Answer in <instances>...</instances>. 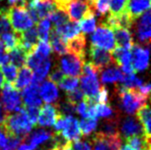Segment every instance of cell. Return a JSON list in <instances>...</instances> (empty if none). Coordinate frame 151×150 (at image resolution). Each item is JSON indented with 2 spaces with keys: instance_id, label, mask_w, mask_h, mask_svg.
Wrapping results in <instances>:
<instances>
[{
  "instance_id": "obj_47",
  "label": "cell",
  "mask_w": 151,
  "mask_h": 150,
  "mask_svg": "<svg viewBox=\"0 0 151 150\" xmlns=\"http://www.w3.org/2000/svg\"><path fill=\"white\" fill-rule=\"evenodd\" d=\"M58 112L60 115L67 117V116H72L73 114L76 113V105L70 103L69 101H63L60 104H58Z\"/></svg>"
},
{
  "instance_id": "obj_53",
  "label": "cell",
  "mask_w": 151,
  "mask_h": 150,
  "mask_svg": "<svg viewBox=\"0 0 151 150\" xmlns=\"http://www.w3.org/2000/svg\"><path fill=\"white\" fill-rule=\"evenodd\" d=\"M5 49H4L3 43L0 40V66L5 65L7 63H9V57H8V55L5 54Z\"/></svg>"
},
{
  "instance_id": "obj_33",
  "label": "cell",
  "mask_w": 151,
  "mask_h": 150,
  "mask_svg": "<svg viewBox=\"0 0 151 150\" xmlns=\"http://www.w3.org/2000/svg\"><path fill=\"white\" fill-rule=\"evenodd\" d=\"M0 40L2 41L4 49L7 52L13 50L19 44V34L14 33V31L7 32V33L0 35Z\"/></svg>"
},
{
  "instance_id": "obj_28",
  "label": "cell",
  "mask_w": 151,
  "mask_h": 150,
  "mask_svg": "<svg viewBox=\"0 0 151 150\" xmlns=\"http://www.w3.org/2000/svg\"><path fill=\"white\" fill-rule=\"evenodd\" d=\"M137 117L139 121H141V124L144 128L145 135L150 139V132H151V113L150 107L146 103L144 106H142L137 111Z\"/></svg>"
},
{
  "instance_id": "obj_34",
  "label": "cell",
  "mask_w": 151,
  "mask_h": 150,
  "mask_svg": "<svg viewBox=\"0 0 151 150\" xmlns=\"http://www.w3.org/2000/svg\"><path fill=\"white\" fill-rule=\"evenodd\" d=\"M144 80L142 78H138L135 73L131 74H122V78L120 81V85L124 88L128 89H137L144 83Z\"/></svg>"
},
{
  "instance_id": "obj_9",
  "label": "cell",
  "mask_w": 151,
  "mask_h": 150,
  "mask_svg": "<svg viewBox=\"0 0 151 150\" xmlns=\"http://www.w3.org/2000/svg\"><path fill=\"white\" fill-rule=\"evenodd\" d=\"M131 64L136 72H142L148 68L149 65V46L142 47L134 44L131 48Z\"/></svg>"
},
{
  "instance_id": "obj_12",
  "label": "cell",
  "mask_w": 151,
  "mask_h": 150,
  "mask_svg": "<svg viewBox=\"0 0 151 150\" xmlns=\"http://www.w3.org/2000/svg\"><path fill=\"white\" fill-rule=\"evenodd\" d=\"M81 90L84 94V97L94 100L101 88L99 75H81Z\"/></svg>"
},
{
  "instance_id": "obj_5",
  "label": "cell",
  "mask_w": 151,
  "mask_h": 150,
  "mask_svg": "<svg viewBox=\"0 0 151 150\" xmlns=\"http://www.w3.org/2000/svg\"><path fill=\"white\" fill-rule=\"evenodd\" d=\"M1 103L7 114L17 113L22 109L21 96L13 85L5 83L2 87Z\"/></svg>"
},
{
  "instance_id": "obj_24",
  "label": "cell",
  "mask_w": 151,
  "mask_h": 150,
  "mask_svg": "<svg viewBox=\"0 0 151 150\" xmlns=\"http://www.w3.org/2000/svg\"><path fill=\"white\" fill-rule=\"evenodd\" d=\"M53 29L58 35H60L64 41L70 40L73 37H77L78 34H81V28H79L78 22L74 21H69L64 25Z\"/></svg>"
},
{
  "instance_id": "obj_35",
  "label": "cell",
  "mask_w": 151,
  "mask_h": 150,
  "mask_svg": "<svg viewBox=\"0 0 151 150\" xmlns=\"http://www.w3.org/2000/svg\"><path fill=\"white\" fill-rule=\"evenodd\" d=\"M96 113L98 118L101 117L105 119H112V118L120 117V114L111 106L110 103H97Z\"/></svg>"
},
{
  "instance_id": "obj_48",
  "label": "cell",
  "mask_w": 151,
  "mask_h": 150,
  "mask_svg": "<svg viewBox=\"0 0 151 150\" xmlns=\"http://www.w3.org/2000/svg\"><path fill=\"white\" fill-rule=\"evenodd\" d=\"M25 110V113L29 119L30 122L33 126H35L37 123V119L39 115V108L38 107H23Z\"/></svg>"
},
{
  "instance_id": "obj_23",
  "label": "cell",
  "mask_w": 151,
  "mask_h": 150,
  "mask_svg": "<svg viewBox=\"0 0 151 150\" xmlns=\"http://www.w3.org/2000/svg\"><path fill=\"white\" fill-rule=\"evenodd\" d=\"M39 96L41 100H44L47 104L50 102H55L58 98V89L57 85L50 80L43 81L38 88Z\"/></svg>"
},
{
  "instance_id": "obj_41",
  "label": "cell",
  "mask_w": 151,
  "mask_h": 150,
  "mask_svg": "<svg viewBox=\"0 0 151 150\" xmlns=\"http://www.w3.org/2000/svg\"><path fill=\"white\" fill-rule=\"evenodd\" d=\"M79 130L81 136H89L91 133L97 129L98 120L97 119H82L78 122Z\"/></svg>"
},
{
  "instance_id": "obj_37",
  "label": "cell",
  "mask_w": 151,
  "mask_h": 150,
  "mask_svg": "<svg viewBox=\"0 0 151 150\" xmlns=\"http://www.w3.org/2000/svg\"><path fill=\"white\" fill-rule=\"evenodd\" d=\"M0 69H1L5 83L14 85L15 80H17V73H18L17 67H14L13 64H11V63H7L5 65L0 66Z\"/></svg>"
},
{
  "instance_id": "obj_40",
  "label": "cell",
  "mask_w": 151,
  "mask_h": 150,
  "mask_svg": "<svg viewBox=\"0 0 151 150\" xmlns=\"http://www.w3.org/2000/svg\"><path fill=\"white\" fill-rule=\"evenodd\" d=\"M47 18L49 19L50 22H52L54 24V28L60 27L62 25L66 24L67 22H69V17H68V15L66 14L65 11H63L61 10H58V9H55Z\"/></svg>"
},
{
  "instance_id": "obj_25",
  "label": "cell",
  "mask_w": 151,
  "mask_h": 150,
  "mask_svg": "<svg viewBox=\"0 0 151 150\" xmlns=\"http://www.w3.org/2000/svg\"><path fill=\"white\" fill-rule=\"evenodd\" d=\"M122 78V71L115 63L104 68V70L102 71L101 75V80L103 84L117 83V82L121 81Z\"/></svg>"
},
{
  "instance_id": "obj_46",
  "label": "cell",
  "mask_w": 151,
  "mask_h": 150,
  "mask_svg": "<svg viewBox=\"0 0 151 150\" xmlns=\"http://www.w3.org/2000/svg\"><path fill=\"white\" fill-rule=\"evenodd\" d=\"M11 31V25L7 17V8H0V35Z\"/></svg>"
},
{
  "instance_id": "obj_30",
  "label": "cell",
  "mask_w": 151,
  "mask_h": 150,
  "mask_svg": "<svg viewBox=\"0 0 151 150\" xmlns=\"http://www.w3.org/2000/svg\"><path fill=\"white\" fill-rule=\"evenodd\" d=\"M8 57H9V62H11V64H13L17 68H21L26 64L27 54L18 45L8 52Z\"/></svg>"
},
{
  "instance_id": "obj_43",
  "label": "cell",
  "mask_w": 151,
  "mask_h": 150,
  "mask_svg": "<svg viewBox=\"0 0 151 150\" xmlns=\"http://www.w3.org/2000/svg\"><path fill=\"white\" fill-rule=\"evenodd\" d=\"M34 52L37 55H38L41 58L45 60V58H48V57L50 56L52 49H51V46L48 42L39 40L37 42V46H35Z\"/></svg>"
},
{
  "instance_id": "obj_55",
  "label": "cell",
  "mask_w": 151,
  "mask_h": 150,
  "mask_svg": "<svg viewBox=\"0 0 151 150\" xmlns=\"http://www.w3.org/2000/svg\"><path fill=\"white\" fill-rule=\"evenodd\" d=\"M8 1L12 5H24L26 4L27 0H8Z\"/></svg>"
},
{
  "instance_id": "obj_54",
  "label": "cell",
  "mask_w": 151,
  "mask_h": 150,
  "mask_svg": "<svg viewBox=\"0 0 151 150\" xmlns=\"http://www.w3.org/2000/svg\"><path fill=\"white\" fill-rule=\"evenodd\" d=\"M7 115H8V114L6 113L5 110H4L3 105L1 103V101H0V124H1L2 122L4 121V120H5V118H6Z\"/></svg>"
},
{
  "instance_id": "obj_2",
  "label": "cell",
  "mask_w": 151,
  "mask_h": 150,
  "mask_svg": "<svg viewBox=\"0 0 151 150\" xmlns=\"http://www.w3.org/2000/svg\"><path fill=\"white\" fill-rule=\"evenodd\" d=\"M116 92L119 96L120 107L126 114L132 116L142 106L147 102L148 98L144 97L136 89H128L122 86H116Z\"/></svg>"
},
{
  "instance_id": "obj_10",
  "label": "cell",
  "mask_w": 151,
  "mask_h": 150,
  "mask_svg": "<svg viewBox=\"0 0 151 150\" xmlns=\"http://www.w3.org/2000/svg\"><path fill=\"white\" fill-rule=\"evenodd\" d=\"M85 60L73 54H66L60 60V69L67 76L78 78L81 75L82 66Z\"/></svg>"
},
{
  "instance_id": "obj_51",
  "label": "cell",
  "mask_w": 151,
  "mask_h": 150,
  "mask_svg": "<svg viewBox=\"0 0 151 150\" xmlns=\"http://www.w3.org/2000/svg\"><path fill=\"white\" fill-rule=\"evenodd\" d=\"M72 148L74 150H92V145L88 141L78 140L72 143Z\"/></svg>"
},
{
  "instance_id": "obj_19",
  "label": "cell",
  "mask_w": 151,
  "mask_h": 150,
  "mask_svg": "<svg viewBox=\"0 0 151 150\" xmlns=\"http://www.w3.org/2000/svg\"><path fill=\"white\" fill-rule=\"evenodd\" d=\"M59 115L58 104H45L39 110L37 123L40 126H52Z\"/></svg>"
},
{
  "instance_id": "obj_13",
  "label": "cell",
  "mask_w": 151,
  "mask_h": 150,
  "mask_svg": "<svg viewBox=\"0 0 151 150\" xmlns=\"http://www.w3.org/2000/svg\"><path fill=\"white\" fill-rule=\"evenodd\" d=\"M39 85L32 83L21 91L23 107H38L42 104V100L38 92Z\"/></svg>"
},
{
  "instance_id": "obj_14",
  "label": "cell",
  "mask_w": 151,
  "mask_h": 150,
  "mask_svg": "<svg viewBox=\"0 0 151 150\" xmlns=\"http://www.w3.org/2000/svg\"><path fill=\"white\" fill-rule=\"evenodd\" d=\"M120 129L122 133L121 137H124V139H127V138L132 136L145 135L144 128H142V124L139 122L137 119H135L132 116L126 117L124 120L122 121Z\"/></svg>"
},
{
  "instance_id": "obj_17",
  "label": "cell",
  "mask_w": 151,
  "mask_h": 150,
  "mask_svg": "<svg viewBox=\"0 0 151 150\" xmlns=\"http://www.w3.org/2000/svg\"><path fill=\"white\" fill-rule=\"evenodd\" d=\"M38 42V35L35 25L31 29L19 34V46L26 52L27 56L35 50Z\"/></svg>"
},
{
  "instance_id": "obj_7",
  "label": "cell",
  "mask_w": 151,
  "mask_h": 150,
  "mask_svg": "<svg viewBox=\"0 0 151 150\" xmlns=\"http://www.w3.org/2000/svg\"><path fill=\"white\" fill-rule=\"evenodd\" d=\"M93 146L92 150H120L122 147V137L117 136H105L97 132L91 139Z\"/></svg>"
},
{
  "instance_id": "obj_50",
  "label": "cell",
  "mask_w": 151,
  "mask_h": 150,
  "mask_svg": "<svg viewBox=\"0 0 151 150\" xmlns=\"http://www.w3.org/2000/svg\"><path fill=\"white\" fill-rule=\"evenodd\" d=\"M64 74H63V72L61 71L60 68H58V67H55V68L52 71V73L49 75V80L50 81H52L53 83H55V85H58L59 83H60V81L63 80V78H64Z\"/></svg>"
},
{
  "instance_id": "obj_20",
  "label": "cell",
  "mask_w": 151,
  "mask_h": 150,
  "mask_svg": "<svg viewBox=\"0 0 151 150\" xmlns=\"http://www.w3.org/2000/svg\"><path fill=\"white\" fill-rule=\"evenodd\" d=\"M68 54H73L85 60L86 58V37L82 33L78 34L77 37L66 41Z\"/></svg>"
},
{
  "instance_id": "obj_16",
  "label": "cell",
  "mask_w": 151,
  "mask_h": 150,
  "mask_svg": "<svg viewBox=\"0 0 151 150\" xmlns=\"http://www.w3.org/2000/svg\"><path fill=\"white\" fill-rule=\"evenodd\" d=\"M28 8L33 9L40 19H45L57 9L54 0H30L26 3Z\"/></svg>"
},
{
  "instance_id": "obj_15",
  "label": "cell",
  "mask_w": 151,
  "mask_h": 150,
  "mask_svg": "<svg viewBox=\"0 0 151 150\" xmlns=\"http://www.w3.org/2000/svg\"><path fill=\"white\" fill-rule=\"evenodd\" d=\"M65 120H66L65 127L61 132L58 133L59 135L65 141H71V143L81 140V130H79L78 121L73 116H67L65 117Z\"/></svg>"
},
{
  "instance_id": "obj_39",
  "label": "cell",
  "mask_w": 151,
  "mask_h": 150,
  "mask_svg": "<svg viewBox=\"0 0 151 150\" xmlns=\"http://www.w3.org/2000/svg\"><path fill=\"white\" fill-rule=\"evenodd\" d=\"M35 28H37L38 38L41 41L48 42L49 41V34L51 31V22L48 18L41 19L38 21L37 24H35Z\"/></svg>"
},
{
  "instance_id": "obj_52",
  "label": "cell",
  "mask_w": 151,
  "mask_h": 150,
  "mask_svg": "<svg viewBox=\"0 0 151 150\" xmlns=\"http://www.w3.org/2000/svg\"><path fill=\"white\" fill-rule=\"evenodd\" d=\"M150 88H151V85L149 82H144L140 87L137 88L136 90L138 91L139 93L141 95H142L145 98H149V94H150Z\"/></svg>"
},
{
  "instance_id": "obj_32",
  "label": "cell",
  "mask_w": 151,
  "mask_h": 150,
  "mask_svg": "<svg viewBox=\"0 0 151 150\" xmlns=\"http://www.w3.org/2000/svg\"><path fill=\"white\" fill-rule=\"evenodd\" d=\"M52 66V62L50 58H46L43 60L40 65H39L37 69L35 70V74L33 75V80H32V83L38 84L44 80V78L49 73V70Z\"/></svg>"
},
{
  "instance_id": "obj_22",
  "label": "cell",
  "mask_w": 151,
  "mask_h": 150,
  "mask_svg": "<svg viewBox=\"0 0 151 150\" xmlns=\"http://www.w3.org/2000/svg\"><path fill=\"white\" fill-rule=\"evenodd\" d=\"M53 136H54V133L49 132L44 129H38L34 131L33 133L29 134V135H27L24 139L22 140V141L28 144L31 147L35 149L39 144L53 139Z\"/></svg>"
},
{
  "instance_id": "obj_36",
  "label": "cell",
  "mask_w": 151,
  "mask_h": 150,
  "mask_svg": "<svg viewBox=\"0 0 151 150\" xmlns=\"http://www.w3.org/2000/svg\"><path fill=\"white\" fill-rule=\"evenodd\" d=\"M109 3L110 0H91L90 6L95 17H104L109 11Z\"/></svg>"
},
{
  "instance_id": "obj_38",
  "label": "cell",
  "mask_w": 151,
  "mask_h": 150,
  "mask_svg": "<svg viewBox=\"0 0 151 150\" xmlns=\"http://www.w3.org/2000/svg\"><path fill=\"white\" fill-rule=\"evenodd\" d=\"M78 24L83 34L93 33L95 29H96V25H97L96 17H95L93 11L87 14L84 18H82L81 20V23H78Z\"/></svg>"
},
{
  "instance_id": "obj_56",
  "label": "cell",
  "mask_w": 151,
  "mask_h": 150,
  "mask_svg": "<svg viewBox=\"0 0 151 150\" xmlns=\"http://www.w3.org/2000/svg\"><path fill=\"white\" fill-rule=\"evenodd\" d=\"M4 84H5V81H4V78H3L2 72H1V69H0V88H2Z\"/></svg>"
},
{
  "instance_id": "obj_31",
  "label": "cell",
  "mask_w": 151,
  "mask_h": 150,
  "mask_svg": "<svg viewBox=\"0 0 151 150\" xmlns=\"http://www.w3.org/2000/svg\"><path fill=\"white\" fill-rule=\"evenodd\" d=\"M126 144L134 150H150V139L145 135L132 136L125 139Z\"/></svg>"
},
{
  "instance_id": "obj_42",
  "label": "cell",
  "mask_w": 151,
  "mask_h": 150,
  "mask_svg": "<svg viewBox=\"0 0 151 150\" xmlns=\"http://www.w3.org/2000/svg\"><path fill=\"white\" fill-rule=\"evenodd\" d=\"M127 0H110L109 10L111 15H120L125 13Z\"/></svg>"
},
{
  "instance_id": "obj_44",
  "label": "cell",
  "mask_w": 151,
  "mask_h": 150,
  "mask_svg": "<svg viewBox=\"0 0 151 150\" xmlns=\"http://www.w3.org/2000/svg\"><path fill=\"white\" fill-rule=\"evenodd\" d=\"M59 87L62 90L66 91V92H69V91H72L76 88H78V78L76 77H64L63 80L60 81V83L58 84Z\"/></svg>"
},
{
  "instance_id": "obj_3",
  "label": "cell",
  "mask_w": 151,
  "mask_h": 150,
  "mask_svg": "<svg viewBox=\"0 0 151 150\" xmlns=\"http://www.w3.org/2000/svg\"><path fill=\"white\" fill-rule=\"evenodd\" d=\"M7 17L9 19L11 28L17 34H21L31 29L35 24L26 8V4L13 5L7 8Z\"/></svg>"
},
{
  "instance_id": "obj_27",
  "label": "cell",
  "mask_w": 151,
  "mask_h": 150,
  "mask_svg": "<svg viewBox=\"0 0 151 150\" xmlns=\"http://www.w3.org/2000/svg\"><path fill=\"white\" fill-rule=\"evenodd\" d=\"M32 80H33V71L30 68L25 65L20 68L19 72L17 73V80H15L14 83V87L18 90H23L26 88L28 85L31 84Z\"/></svg>"
},
{
  "instance_id": "obj_29",
  "label": "cell",
  "mask_w": 151,
  "mask_h": 150,
  "mask_svg": "<svg viewBox=\"0 0 151 150\" xmlns=\"http://www.w3.org/2000/svg\"><path fill=\"white\" fill-rule=\"evenodd\" d=\"M120 121H121L120 117L112 118V119H105L102 121L101 130L99 132L105 136H110V137L121 135L120 132H119Z\"/></svg>"
},
{
  "instance_id": "obj_18",
  "label": "cell",
  "mask_w": 151,
  "mask_h": 150,
  "mask_svg": "<svg viewBox=\"0 0 151 150\" xmlns=\"http://www.w3.org/2000/svg\"><path fill=\"white\" fill-rule=\"evenodd\" d=\"M150 9V0H127L125 13L132 21H136L145 11Z\"/></svg>"
},
{
  "instance_id": "obj_21",
  "label": "cell",
  "mask_w": 151,
  "mask_h": 150,
  "mask_svg": "<svg viewBox=\"0 0 151 150\" xmlns=\"http://www.w3.org/2000/svg\"><path fill=\"white\" fill-rule=\"evenodd\" d=\"M115 44L118 48H122L126 50H131L134 45L133 35L129 29L125 28H117L113 30Z\"/></svg>"
},
{
  "instance_id": "obj_4",
  "label": "cell",
  "mask_w": 151,
  "mask_h": 150,
  "mask_svg": "<svg viewBox=\"0 0 151 150\" xmlns=\"http://www.w3.org/2000/svg\"><path fill=\"white\" fill-rule=\"evenodd\" d=\"M91 41L92 45L106 51H113L116 48L113 30L102 21H101L98 28L95 29L94 34L91 37Z\"/></svg>"
},
{
  "instance_id": "obj_11",
  "label": "cell",
  "mask_w": 151,
  "mask_h": 150,
  "mask_svg": "<svg viewBox=\"0 0 151 150\" xmlns=\"http://www.w3.org/2000/svg\"><path fill=\"white\" fill-rule=\"evenodd\" d=\"M64 11L71 21L78 22L84 18L88 14L92 13L93 11L89 3L81 0H70Z\"/></svg>"
},
{
  "instance_id": "obj_49",
  "label": "cell",
  "mask_w": 151,
  "mask_h": 150,
  "mask_svg": "<svg viewBox=\"0 0 151 150\" xmlns=\"http://www.w3.org/2000/svg\"><path fill=\"white\" fill-rule=\"evenodd\" d=\"M94 101L96 103H109V93L105 86H101L99 90V93L95 97Z\"/></svg>"
},
{
  "instance_id": "obj_57",
  "label": "cell",
  "mask_w": 151,
  "mask_h": 150,
  "mask_svg": "<svg viewBox=\"0 0 151 150\" xmlns=\"http://www.w3.org/2000/svg\"><path fill=\"white\" fill-rule=\"evenodd\" d=\"M120 150H134V149H132L130 146H128L127 144H125V145H124V146H122Z\"/></svg>"
},
{
  "instance_id": "obj_45",
  "label": "cell",
  "mask_w": 151,
  "mask_h": 150,
  "mask_svg": "<svg viewBox=\"0 0 151 150\" xmlns=\"http://www.w3.org/2000/svg\"><path fill=\"white\" fill-rule=\"evenodd\" d=\"M66 98L67 101H69L70 103L74 105H77L78 102H81L84 98V94L82 93L81 88H76L72 91L66 92Z\"/></svg>"
},
{
  "instance_id": "obj_1",
  "label": "cell",
  "mask_w": 151,
  "mask_h": 150,
  "mask_svg": "<svg viewBox=\"0 0 151 150\" xmlns=\"http://www.w3.org/2000/svg\"><path fill=\"white\" fill-rule=\"evenodd\" d=\"M0 127L6 136H14L23 140L27 135H29L34 126L30 122L25 110L22 107L20 111L17 113L8 114L4 121L0 124Z\"/></svg>"
},
{
  "instance_id": "obj_6",
  "label": "cell",
  "mask_w": 151,
  "mask_h": 150,
  "mask_svg": "<svg viewBox=\"0 0 151 150\" xmlns=\"http://www.w3.org/2000/svg\"><path fill=\"white\" fill-rule=\"evenodd\" d=\"M89 63H91L95 68L101 71L106 67L113 64L114 60L111 56V53L106 50H103L91 44L88 50Z\"/></svg>"
},
{
  "instance_id": "obj_8",
  "label": "cell",
  "mask_w": 151,
  "mask_h": 150,
  "mask_svg": "<svg viewBox=\"0 0 151 150\" xmlns=\"http://www.w3.org/2000/svg\"><path fill=\"white\" fill-rule=\"evenodd\" d=\"M135 28V35L138 38V41L145 46H149L151 37V15L150 9L145 11L136 21Z\"/></svg>"
},
{
  "instance_id": "obj_26",
  "label": "cell",
  "mask_w": 151,
  "mask_h": 150,
  "mask_svg": "<svg viewBox=\"0 0 151 150\" xmlns=\"http://www.w3.org/2000/svg\"><path fill=\"white\" fill-rule=\"evenodd\" d=\"M50 39V46L52 51H54L55 54H57L59 57L65 56L66 54H68V50H67L66 41L62 39L60 35H58L54 29H52L49 34Z\"/></svg>"
}]
</instances>
